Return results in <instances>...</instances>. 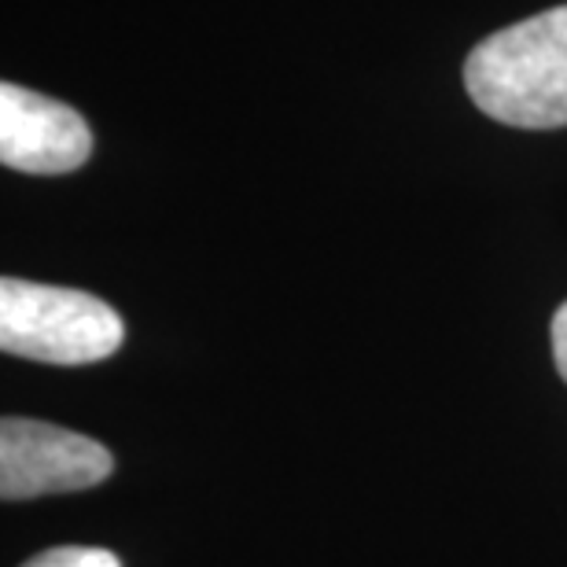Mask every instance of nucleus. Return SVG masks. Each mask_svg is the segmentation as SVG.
I'll return each instance as SVG.
<instances>
[{"label": "nucleus", "mask_w": 567, "mask_h": 567, "mask_svg": "<svg viewBox=\"0 0 567 567\" xmlns=\"http://www.w3.org/2000/svg\"><path fill=\"white\" fill-rule=\"evenodd\" d=\"M93 152V133L74 107L30 93L22 85H0V163L19 174H71Z\"/></svg>", "instance_id": "obj_4"}, {"label": "nucleus", "mask_w": 567, "mask_h": 567, "mask_svg": "<svg viewBox=\"0 0 567 567\" xmlns=\"http://www.w3.org/2000/svg\"><path fill=\"white\" fill-rule=\"evenodd\" d=\"M126 324L104 299L33 280H0V350L44 365H93L122 347Z\"/></svg>", "instance_id": "obj_2"}, {"label": "nucleus", "mask_w": 567, "mask_h": 567, "mask_svg": "<svg viewBox=\"0 0 567 567\" xmlns=\"http://www.w3.org/2000/svg\"><path fill=\"white\" fill-rule=\"evenodd\" d=\"M115 468L107 446L60 424L4 416L0 421V497L30 502L100 486Z\"/></svg>", "instance_id": "obj_3"}, {"label": "nucleus", "mask_w": 567, "mask_h": 567, "mask_svg": "<svg viewBox=\"0 0 567 567\" xmlns=\"http://www.w3.org/2000/svg\"><path fill=\"white\" fill-rule=\"evenodd\" d=\"M553 358H557V372L567 383V302L553 317Z\"/></svg>", "instance_id": "obj_6"}, {"label": "nucleus", "mask_w": 567, "mask_h": 567, "mask_svg": "<svg viewBox=\"0 0 567 567\" xmlns=\"http://www.w3.org/2000/svg\"><path fill=\"white\" fill-rule=\"evenodd\" d=\"M22 567H122L115 553L107 549H93V546H60L49 549L41 557L27 560Z\"/></svg>", "instance_id": "obj_5"}, {"label": "nucleus", "mask_w": 567, "mask_h": 567, "mask_svg": "<svg viewBox=\"0 0 567 567\" xmlns=\"http://www.w3.org/2000/svg\"><path fill=\"white\" fill-rule=\"evenodd\" d=\"M464 85L486 118L516 130L567 126V4L475 44Z\"/></svg>", "instance_id": "obj_1"}]
</instances>
